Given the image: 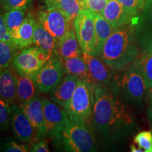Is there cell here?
Segmentation results:
<instances>
[{
  "label": "cell",
  "mask_w": 152,
  "mask_h": 152,
  "mask_svg": "<svg viewBox=\"0 0 152 152\" xmlns=\"http://www.w3.org/2000/svg\"><path fill=\"white\" fill-rule=\"evenodd\" d=\"M93 118L94 125L104 134L117 132L132 123L128 111L121 101L99 85L93 88Z\"/></svg>",
  "instance_id": "obj_1"
},
{
  "label": "cell",
  "mask_w": 152,
  "mask_h": 152,
  "mask_svg": "<svg viewBox=\"0 0 152 152\" xmlns=\"http://www.w3.org/2000/svg\"><path fill=\"white\" fill-rule=\"evenodd\" d=\"M140 53V45L132 28L125 25L113 30L104 43L100 56L106 66L118 70L136 61Z\"/></svg>",
  "instance_id": "obj_2"
},
{
  "label": "cell",
  "mask_w": 152,
  "mask_h": 152,
  "mask_svg": "<svg viewBox=\"0 0 152 152\" xmlns=\"http://www.w3.org/2000/svg\"><path fill=\"white\" fill-rule=\"evenodd\" d=\"M58 145L65 151L90 152L95 151L94 137L86 125L68 119L61 136Z\"/></svg>",
  "instance_id": "obj_3"
},
{
  "label": "cell",
  "mask_w": 152,
  "mask_h": 152,
  "mask_svg": "<svg viewBox=\"0 0 152 152\" xmlns=\"http://www.w3.org/2000/svg\"><path fill=\"white\" fill-rule=\"evenodd\" d=\"M93 88L86 82L79 80L69 109L66 111L73 122L88 124L93 113Z\"/></svg>",
  "instance_id": "obj_4"
},
{
  "label": "cell",
  "mask_w": 152,
  "mask_h": 152,
  "mask_svg": "<svg viewBox=\"0 0 152 152\" xmlns=\"http://www.w3.org/2000/svg\"><path fill=\"white\" fill-rule=\"evenodd\" d=\"M51 57L39 47L29 46L15 55L12 64L17 73L33 77Z\"/></svg>",
  "instance_id": "obj_5"
},
{
  "label": "cell",
  "mask_w": 152,
  "mask_h": 152,
  "mask_svg": "<svg viewBox=\"0 0 152 152\" xmlns=\"http://www.w3.org/2000/svg\"><path fill=\"white\" fill-rule=\"evenodd\" d=\"M64 74L61 60L55 54L33 76V79L39 92L49 93L58 85Z\"/></svg>",
  "instance_id": "obj_6"
},
{
  "label": "cell",
  "mask_w": 152,
  "mask_h": 152,
  "mask_svg": "<svg viewBox=\"0 0 152 152\" xmlns=\"http://www.w3.org/2000/svg\"><path fill=\"white\" fill-rule=\"evenodd\" d=\"M42 102L47 136L50 137L58 144L69 118L64 109H61L52 100L43 98Z\"/></svg>",
  "instance_id": "obj_7"
},
{
  "label": "cell",
  "mask_w": 152,
  "mask_h": 152,
  "mask_svg": "<svg viewBox=\"0 0 152 152\" xmlns=\"http://www.w3.org/2000/svg\"><path fill=\"white\" fill-rule=\"evenodd\" d=\"M77 41L83 52L95 56L94 15L92 11H82L73 20Z\"/></svg>",
  "instance_id": "obj_8"
},
{
  "label": "cell",
  "mask_w": 152,
  "mask_h": 152,
  "mask_svg": "<svg viewBox=\"0 0 152 152\" xmlns=\"http://www.w3.org/2000/svg\"><path fill=\"white\" fill-rule=\"evenodd\" d=\"M39 21L54 37L57 43L61 40L73 26V21L70 20L64 13L55 8L40 11L39 14Z\"/></svg>",
  "instance_id": "obj_9"
},
{
  "label": "cell",
  "mask_w": 152,
  "mask_h": 152,
  "mask_svg": "<svg viewBox=\"0 0 152 152\" xmlns=\"http://www.w3.org/2000/svg\"><path fill=\"white\" fill-rule=\"evenodd\" d=\"M118 86L126 96L134 101H141L148 88L143 75L135 65L121 75Z\"/></svg>",
  "instance_id": "obj_10"
},
{
  "label": "cell",
  "mask_w": 152,
  "mask_h": 152,
  "mask_svg": "<svg viewBox=\"0 0 152 152\" xmlns=\"http://www.w3.org/2000/svg\"><path fill=\"white\" fill-rule=\"evenodd\" d=\"M11 125L15 137L19 141L27 142L37 140V133L22 109L18 106L13 105L11 107Z\"/></svg>",
  "instance_id": "obj_11"
},
{
  "label": "cell",
  "mask_w": 152,
  "mask_h": 152,
  "mask_svg": "<svg viewBox=\"0 0 152 152\" xmlns=\"http://www.w3.org/2000/svg\"><path fill=\"white\" fill-rule=\"evenodd\" d=\"M19 107L27 115L37 133V140H41L47 136L42 99L35 96L27 102L21 104Z\"/></svg>",
  "instance_id": "obj_12"
},
{
  "label": "cell",
  "mask_w": 152,
  "mask_h": 152,
  "mask_svg": "<svg viewBox=\"0 0 152 152\" xmlns=\"http://www.w3.org/2000/svg\"><path fill=\"white\" fill-rule=\"evenodd\" d=\"M79 80L77 76L66 74L58 85L51 92V100L58 104L64 111H67Z\"/></svg>",
  "instance_id": "obj_13"
},
{
  "label": "cell",
  "mask_w": 152,
  "mask_h": 152,
  "mask_svg": "<svg viewBox=\"0 0 152 152\" xmlns=\"http://www.w3.org/2000/svg\"><path fill=\"white\" fill-rule=\"evenodd\" d=\"M37 24V20L31 15H28L20 28L11 33V42L16 49H23L33 45V36Z\"/></svg>",
  "instance_id": "obj_14"
},
{
  "label": "cell",
  "mask_w": 152,
  "mask_h": 152,
  "mask_svg": "<svg viewBox=\"0 0 152 152\" xmlns=\"http://www.w3.org/2000/svg\"><path fill=\"white\" fill-rule=\"evenodd\" d=\"M101 14L109 21L114 30L127 25L132 19L118 0H109Z\"/></svg>",
  "instance_id": "obj_15"
},
{
  "label": "cell",
  "mask_w": 152,
  "mask_h": 152,
  "mask_svg": "<svg viewBox=\"0 0 152 152\" xmlns=\"http://www.w3.org/2000/svg\"><path fill=\"white\" fill-rule=\"evenodd\" d=\"M61 60L66 74L77 76L80 80L86 82L93 87L96 85L83 56H74Z\"/></svg>",
  "instance_id": "obj_16"
},
{
  "label": "cell",
  "mask_w": 152,
  "mask_h": 152,
  "mask_svg": "<svg viewBox=\"0 0 152 152\" xmlns=\"http://www.w3.org/2000/svg\"><path fill=\"white\" fill-rule=\"evenodd\" d=\"M56 52L61 59L83 56V51L76 37L74 25L58 43Z\"/></svg>",
  "instance_id": "obj_17"
},
{
  "label": "cell",
  "mask_w": 152,
  "mask_h": 152,
  "mask_svg": "<svg viewBox=\"0 0 152 152\" xmlns=\"http://www.w3.org/2000/svg\"><path fill=\"white\" fill-rule=\"evenodd\" d=\"M83 58L96 85H103L109 83L111 73L106 66L96 56L83 52Z\"/></svg>",
  "instance_id": "obj_18"
},
{
  "label": "cell",
  "mask_w": 152,
  "mask_h": 152,
  "mask_svg": "<svg viewBox=\"0 0 152 152\" xmlns=\"http://www.w3.org/2000/svg\"><path fill=\"white\" fill-rule=\"evenodd\" d=\"M95 32V56H100L104 43L114 30L113 28L101 14L94 13Z\"/></svg>",
  "instance_id": "obj_19"
},
{
  "label": "cell",
  "mask_w": 152,
  "mask_h": 152,
  "mask_svg": "<svg viewBox=\"0 0 152 152\" xmlns=\"http://www.w3.org/2000/svg\"><path fill=\"white\" fill-rule=\"evenodd\" d=\"M0 99L10 104L16 99V76L8 68L0 70Z\"/></svg>",
  "instance_id": "obj_20"
},
{
  "label": "cell",
  "mask_w": 152,
  "mask_h": 152,
  "mask_svg": "<svg viewBox=\"0 0 152 152\" xmlns=\"http://www.w3.org/2000/svg\"><path fill=\"white\" fill-rule=\"evenodd\" d=\"M57 42L54 37L45 29L39 21L37 22L33 36V45L53 56L57 54Z\"/></svg>",
  "instance_id": "obj_21"
},
{
  "label": "cell",
  "mask_w": 152,
  "mask_h": 152,
  "mask_svg": "<svg viewBox=\"0 0 152 152\" xmlns=\"http://www.w3.org/2000/svg\"><path fill=\"white\" fill-rule=\"evenodd\" d=\"M16 99L21 104L27 102L36 96L37 89L33 77L28 75L16 74Z\"/></svg>",
  "instance_id": "obj_22"
},
{
  "label": "cell",
  "mask_w": 152,
  "mask_h": 152,
  "mask_svg": "<svg viewBox=\"0 0 152 152\" xmlns=\"http://www.w3.org/2000/svg\"><path fill=\"white\" fill-rule=\"evenodd\" d=\"M47 7V9H58L72 21L85 9L83 0H56Z\"/></svg>",
  "instance_id": "obj_23"
},
{
  "label": "cell",
  "mask_w": 152,
  "mask_h": 152,
  "mask_svg": "<svg viewBox=\"0 0 152 152\" xmlns=\"http://www.w3.org/2000/svg\"><path fill=\"white\" fill-rule=\"evenodd\" d=\"M25 11L22 9H12L4 14L6 26L9 33L16 31L24 21Z\"/></svg>",
  "instance_id": "obj_24"
},
{
  "label": "cell",
  "mask_w": 152,
  "mask_h": 152,
  "mask_svg": "<svg viewBox=\"0 0 152 152\" xmlns=\"http://www.w3.org/2000/svg\"><path fill=\"white\" fill-rule=\"evenodd\" d=\"M143 75L148 88H152V52L144 53L140 59L134 64Z\"/></svg>",
  "instance_id": "obj_25"
},
{
  "label": "cell",
  "mask_w": 152,
  "mask_h": 152,
  "mask_svg": "<svg viewBox=\"0 0 152 152\" xmlns=\"http://www.w3.org/2000/svg\"><path fill=\"white\" fill-rule=\"evenodd\" d=\"M16 48L10 41H0V70L5 69L13 62Z\"/></svg>",
  "instance_id": "obj_26"
},
{
  "label": "cell",
  "mask_w": 152,
  "mask_h": 152,
  "mask_svg": "<svg viewBox=\"0 0 152 152\" xmlns=\"http://www.w3.org/2000/svg\"><path fill=\"white\" fill-rule=\"evenodd\" d=\"M0 151L28 152L30 148L28 145L19 144L10 137H5L0 140Z\"/></svg>",
  "instance_id": "obj_27"
},
{
  "label": "cell",
  "mask_w": 152,
  "mask_h": 152,
  "mask_svg": "<svg viewBox=\"0 0 152 152\" xmlns=\"http://www.w3.org/2000/svg\"><path fill=\"white\" fill-rule=\"evenodd\" d=\"M11 107L10 104L0 99V131L9 128L11 123Z\"/></svg>",
  "instance_id": "obj_28"
},
{
  "label": "cell",
  "mask_w": 152,
  "mask_h": 152,
  "mask_svg": "<svg viewBox=\"0 0 152 152\" xmlns=\"http://www.w3.org/2000/svg\"><path fill=\"white\" fill-rule=\"evenodd\" d=\"M123 6L125 12L133 18L139 11L144 8L146 0H118Z\"/></svg>",
  "instance_id": "obj_29"
},
{
  "label": "cell",
  "mask_w": 152,
  "mask_h": 152,
  "mask_svg": "<svg viewBox=\"0 0 152 152\" xmlns=\"http://www.w3.org/2000/svg\"><path fill=\"white\" fill-rule=\"evenodd\" d=\"M134 143L145 152H152V133L150 131H142L134 137Z\"/></svg>",
  "instance_id": "obj_30"
},
{
  "label": "cell",
  "mask_w": 152,
  "mask_h": 152,
  "mask_svg": "<svg viewBox=\"0 0 152 152\" xmlns=\"http://www.w3.org/2000/svg\"><path fill=\"white\" fill-rule=\"evenodd\" d=\"M31 3L32 0H1L3 9L6 11L12 9H22L26 11Z\"/></svg>",
  "instance_id": "obj_31"
},
{
  "label": "cell",
  "mask_w": 152,
  "mask_h": 152,
  "mask_svg": "<svg viewBox=\"0 0 152 152\" xmlns=\"http://www.w3.org/2000/svg\"><path fill=\"white\" fill-rule=\"evenodd\" d=\"M109 0H83L85 9L93 13L101 14Z\"/></svg>",
  "instance_id": "obj_32"
},
{
  "label": "cell",
  "mask_w": 152,
  "mask_h": 152,
  "mask_svg": "<svg viewBox=\"0 0 152 152\" xmlns=\"http://www.w3.org/2000/svg\"><path fill=\"white\" fill-rule=\"evenodd\" d=\"M11 40V34L9 33L6 26L4 15L0 12V41H10Z\"/></svg>",
  "instance_id": "obj_33"
},
{
  "label": "cell",
  "mask_w": 152,
  "mask_h": 152,
  "mask_svg": "<svg viewBox=\"0 0 152 152\" xmlns=\"http://www.w3.org/2000/svg\"><path fill=\"white\" fill-rule=\"evenodd\" d=\"M30 151L32 152H48L49 151L48 144L46 140H42L40 141L33 144L30 148Z\"/></svg>",
  "instance_id": "obj_34"
},
{
  "label": "cell",
  "mask_w": 152,
  "mask_h": 152,
  "mask_svg": "<svg viewBox=\"0 0 152 152\" xmlns=\"http://www.w3.org/2000/svg\"><path fill=\"white\" fill-rule=\"evenodd\" d=\"M130 149H131V151L132 152H143L144 151L142 149H140V147H137L135 145L132 144V145L130 146Z\"/></svg>",
  "instance_id": "obj_35"
},
{
  "label": "cell",
  "mask_w": 152,
  "mask_h": 152,
  "mask_svg": "<svg viewBox=\"0 0 152 152\" xmlns=\"http://www.w3.org/2000/svg\"><path fill=\"white\" fill-rule=\"evenodd\" d=\"M150 115H151L152 119V94L151 96V106H150Z\"/></svg>",
  "instance_id": "obj_36"
},
{
  "label": "cell",
  "mask_w": 152,
  "mask_h": 152,
  "mask_svg": "<svg viewBox=\"0 0 152 152\" xmlns=\"http://www.w3.org/2000/svg\"><path fill=\"white\" fill-rule=\"evenodd\" d=\"M54 1H56V0H46V4L47 6H48L50 4H52V2H54Z\"/></svg>",
  "instance_id": "obj_37"
}]
</instances>
